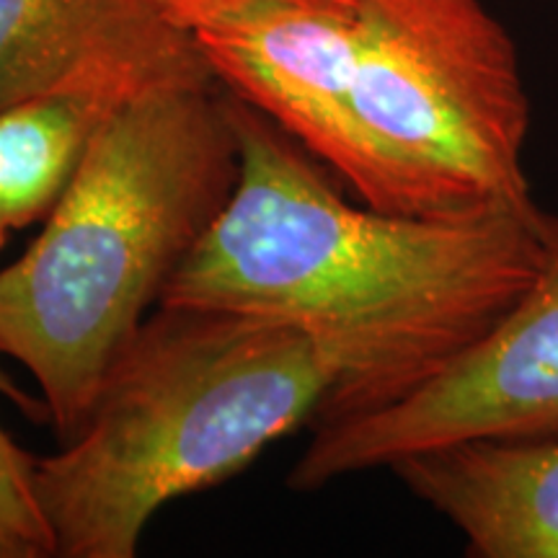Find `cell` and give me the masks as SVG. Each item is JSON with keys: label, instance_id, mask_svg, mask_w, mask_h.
<instances>
[{"label": "cell", "instance_id": "cell-2", "mask_svg": "<svg viewBox=\"0 0 558 558\" xmlns=\"http://www.w3.org/2000/svg\"><path fill=\"white\" fill-rule=\"evenodd\" d=\"M239 143L215 78L156 86L109 117L41 233L0 269V352L29 369L60 442L226 209Z\"/></svg>", "mask_w": 558, "mask_h": 558}, {"label": "cell", "instance_id": "cell-12", "mask_svg": "<svg viewBox=\"0 0 558 558\" xmlns=\"http://www.w3.org/2000/svg\"><path fill=\"white\" fill-rule=\"evenodd\" d=\"M9 233H11V228L9 226H3V222H0V248L5 246V241H9Z\"/></svg>", "mask_w": 558, "mask_h": 558}, {"label": "cell", "instance_id": "cell-5", "mask_svg": "<svg viewBox=\"0 0 558 558\" xmlns=\"http://www.w3.org/2000/svg\"><path fill=\"white\" fill-rule=\"evenodd\" d=\"M558 437V248L514 308L388 407L313 427L288 486L316 492L460 439Z\"/></svg>", "mask_w": 558, "mask_h": 558}, {"label": "cell", "instance_id": "cell-8", "mask_svg": "<svg viewBox=\"0 0 558 558\" xmlns=\"http://www.w3.org/2000/svg\"><path fill=\"white\" fill-rule=\"evenodd\" d=\"M476 558H558V437L460 439L390 465Z\"/></svg>", "mask_w": 558, "mask_h": 558}, {"label": "cell", "instance_id": "cell-10", "mask_svg": "<svg viewBox=\"0 0 558 558\" xmlns=\"http://www.w3.org/2000/svg\"><path fill=\"white\" fill-rule=\"evenodd\" d=\"M3 357V352H0ZM0 393L26 401L0 365ZM34 465L29 456L0 424V558H54L47 527L34 494Z\"/></svg>", "mask_w": 558, "mask_h": 558}, {"label": "cell", "instance_id": "cell-9", "mask_svg": "<svg viewBox=\"0 0 558 558\" xmlns=\"http://www.w3.org/2000/svg\"><path fill=\"white\" fill-rule=\"evenodd\" d=\"M213 75L137 70L83 75L0 114V222L11 230L45 220L117 109L145 90Z\"/></svg>", "mask_w": 558, "mask_h": 558}, {"label": "cell", "instance_id": "cell-1", "mask_svg": "<svg viewBox=\"0 0 558 558\" xmlns=\"http://www.w3.org/2000/svg\"><path fill=\"white\" fill-rule=\"evenodd\" d=\"M226 94L239 181L160 303L282 320L333 369L318 424L403 399L486 337L558 248L538 205L409 218L354 205L288 132Z\"/></svg>", "mask_w": 558, "mask_h": 558}, {"label": "cell", "instance_id": "cell-6", "mask_svg": "<svg viewBox=\"0 0 558 558\" xmlns=\"http://www.w3.org/2000/svg\"><path fill=\"white\" fill-rule=\"evenodd\" d=\"M360 0H233L194 26L222 90L267 114L357 197L365 156L352 78Z\"/></svg>", "mask_w": 558, "mask_h": 558}, {"label": "cell", "instance_id": "cell-3", "mask_svg": "<svg viewBox=\"0 0 558 558\" xmlns=\"http://www.w3.org/2000/svg\"><path fill=\"white\" fill-rule=\"evenodd\" d=\"M331 388L329 362L295 326L158 303L109 365L78 435L34 465L54 558L137 556L160 509L316 424Z\"/></svg>", "mask_w": 558, "mask_h": 558}, {"label": "cell", "instance_id": "cell-11", "mask_svg": "<svg viewBox=\"0 0 558 558\" xmlns=\"http://www.w3.org/2000/svg\"><path fill=\"white\" fill-rule=\"evenodd\" d=\"M143 3H148L153 11H158L179 29L192 32L199 21L213 16L226 0H143Z\"/></svg>", "mask_w": 558, "mask_h": 558}, {"label": "cell", "instance_id": "cell-4", "mask_svg": "<svg viewBox=\"0 0 558 558\" xmlns=\"http://www.w3.org/2000/svg\"><path fill=\"white\" fill-rule=\"evenodd\" d=\"M352 109L362 205L409 218L538 205L518 45L481 0H360Z\"/></svg>", "mask_w": 558, "mask_h": 558}, {"label": "cell", "instance_id": "cell-7", "mask_svg": "<svg viewBox=\"0 0 558 558\" xmlns=\"http://www.w3.org/2000/svg\"><path fill=\"white\" fill-rule=\"evenodd\" d=\"M111 70L213 75L192 34L143 0H0V114Z\"/></svg>", "mask_w": 558, "mask_h": 558}]
</instances>
